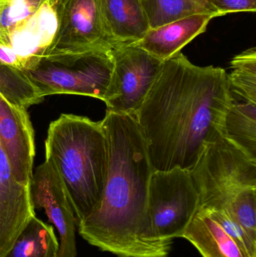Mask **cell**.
I'll return each instance as SVG.
<instances>
[{
	"label": "cell",
	"instance_id": "obj_1",
	"mask_svg": "<svg viewBox=\"0 0 256 257\" xmlns=\"http://www.w3.org/2000/svg\"><path fill=\"white\" fill-rule=\"evenodd\" d=\"M231 105L228 74L192 64L181 52L162 70L135 114L154 171H190L208 144L222 136Z\"/></svg>",
	"mask_w": 256,
	"mask_h": 257
},
{
	"label": "cell",
	"instance_id": "obj_2",
	"mask_svg": "<svg viewBox=\"0 0 256 257\" xmlns=\"http://www.w3.org/2000/svg\"><path fill=\"white\" fill-rule=\"evenodd\" d=\"M100 122L108 141V173L99 205L77 226L80 235L117 257H168L173 241L153 237L148 190L154 170L136 119L106 111Z\"/></svg>",
	"mask_w": 256,
	"mask_h": 257
},
{
	"label": "cell",
	"instance_id": "obj_3",
	"mask_svg": "<svg viewBox=\"0 0 256 257\" xmlns=\"http://www.w3.org/2000/svg\"><path fill=\"white\" fill-rule=\"evenodd\" d=\"M45 160L62 180L78 224L97 208L105 188L108 145L101 122L61 114L48 128Z\"/></svg>",
	"mask_w": 256,
	"mask_h": 257
},
{
	"label": "cell",
	"instance_id": "obj_4",
	"mask_svg": "<svg viewBox=\"0 0 256 257\" xmlns=\"http://www.w3.org/2000/svg\"><path fill=\"white\" fill-rule=\"evenodd\" d=\"M114 68L112 50L44 56L24 73L39 97L73 94L104 100Z\"/></svg>",
	"mask_w": 256,
	"mask_h": 257
},
{
	"label": "cell",
	"instance_id": "obj_5",
	"mask_svg": "<svg viewBox=\"0 0 256 257\" xmlns=\"http://www.w3.org/2000/svg\"><path fill=\"white\" fill-rule=\"evenodd\" d=\"M190 172L199 206L230 210L240 192L256 188V160L222 136L205 147Z\"/></svg>",
	"mask_w": 256,
	"mask_h": 257
},
{
	"label": "cell",
	"instance_id": "obj_6",
	"mask_svg": "<svg viewBox=\"0 0 256 257\" xmlns=\"http://www.w3.org/2000/svg\"><path fill=\"white\" fill-rule=\"evenodd\" d=\"M56 0H0V47L15 53L32 69L55 33Z\"/></svg>",
	"mask_w": 256,
	"mask_h": 257
},
{
	"label": "cell",
	"instance_id": "obj_7",
	"mask_svg": "<svg viewBox=\"0 0 256 257\" xmlns=\"http://www.w3.org/2000/svg\"><path fill=\"white\" fill-rule=\"evenodd\" d=\"M199 193L191 172L174 168L154 171L148 190V211L155 239L182 238L199 207Z\"/></svg>",
	"mask_w": 256,
	"mask_h": 257
},
{
	"label": "cell",
	"instance_id": "obj_8",
	"mask_svg": "<svg viewBox=\"0 0 256 257\" xmlns=\"http://www.w3.org/2000/svg\"><path fill=\"white\" fill-rule=\"evenodd\" d=\"M55 15V33L44 56L117 48L101 0H56Z\"/></svg>",
	"mask_w": 256,
	"mask_h": 257
},
{
	"label": "cell",
	"instance_id": "obj_9",
	"mask_svg": "<svg viewBox=\"0 0 256 257\" xmlns=\"http://www.w3.org/2000/svg\"><path fill=\"white\" fill-rule=\"evenodd\" d=\"M114 68L103 102L107 111L135 117L164 62L134 45L112 49Z\"/></svg>",
	"mask_w": 256,
	"mask_h": 257
},
{
	"label": "cell",
	"instance_id": "obj_10",
	"mask_svg": "<svg viewBox=\"0 0 256 257\" xmlns=\"http://www.w3.org/2000/svg\"><path fill=\"white\" fill-rule=\"evenodd\" d=\"M30 196L34 209H43L55 230L59 241L57 257H76L75 209L60 176L46 160L33 175Z\"/></svg>",
	"mask_w": 256,
	"mask_h": 257
},
{
	"label": "cell",
	"instance_id": "obj_11",
	"mask_svg": "<svg viewBox=\"0 0 256 257\" xmlns=\"http://www.w3.org/2000/svg\"><path fill=\"white\" fill-rule=\"evenodd\" d=\"M0 146L15 180L30 187L34 160V131L27 108L0 95Z\"/></svg>",
	"mask_w": 256,
	"mask_h": 257
},
{
	"label": "cell",
	"instance_id": "obj_12",
	"mask_svg": "<svg viewBox=\"0 0 256 257\" xmlns=\"http://www.w3.org/2000/svg\"><path fill=\"white\" fill-rule=\"evenodd\" d=\"M36 215L30 187L15 180L0 146V257H4L29 220Z\"/></svg>",
	"mask_w": 256,
	"mask_h": 257
},
{
	"label": "cell",
	"instance_id": "obj_13",
	"mask_svg": "<svg viewBox=\"0 0 256 257\" xmlns=\"http://www.w3.org/2000/svg\"><path fill=\"white\" fill-rule=\"evenodd\" d=\"M231 105L222 123V136L256 160V85L228 84Z\"/></svg>",
	"mask_w": 256,
	"mask_h": 257
},
{
	"label": "cell",
	"instance_id": "obj_14",
	"mask_svg": "<svg viewBox=\"0 0 256 257\" xmlns=\"http://www.w3.org/2000/svg\"><path fill=\"white\" fill-rule=\"evenodd\" d=\"M212 18L211 15L196 14L150 29L141 40L133 45L165 61L180 53L198 35L204 33Z\"/></svg>",
	"mask_w": 256,
	"mask_h": 257
},
{
	"label": "cell",
	"instance_id": "obj_15",
	"mask_svg": "<svg viewBox=\"0 0 256 257\" xmlns=\"http://www.w3.org/2000/svg\"><path fill=\"white\" fill-rule=\"evenodd\" d=\"M182 238L189 241L202 257H253L204 207H198Z\"/></svg>",
	"mask_w": 256,
	"mask_h": 257
},
{
	"label": "cell",
	"instance_id": "obj_16",
	"mask_svg": "<svg viewBox=\"0 0 256 257\" xmlns=\"http://www.w3.org/2000/svg\"><path fill=\"white\" fill-rule=\"evenodd\" d=\"M107 27L117 47L141 40L150 30L141 0H101Z\"/></svg>",
	"mask_w": 256,
	"mask_h": 257
},
{
	"label": "cell",
	"instance_id": "obj_17",
	"mask_svg": "<svg viewBox=\"0 0 256 257\" xmlns=\"http://www.w3.org/2000/svg\"><path fill=\"white\" fill-rule=\"evenodd\" d=\"M59 241L49 223L33 216L4 257H57Z\"/></svg>",
	"mask_w": 256,
	"mask_h": 257
},
{
	"label": "cell",
	"instance_id": "obj_18",
	"mask_svg": "<svg viewBox=\"0 0 256 257\" xmlns=\"http://www.w3.org/2000/svg\"><path fill=\"white\" fill-rule=\"evenodd\" d=\"M150 29L196 14L220 17L207 0H141Z\"/></svg>",
	"mask_w": 256,
	"mask_h": 257
},
{
	"label": "cell",
	"instance_id": "obj_19",
	"mask_svg": "<svg viewBox=\"0 0 256 257\" xmlns=\"http://www.w3.org/2000/svg\"><path fill=\"white\" fill-rule=\"evenodd\" d=\"M0 95L11 103L27 108L39 103V97L24 71L0 63Z\"/></svg>",
	"mask_w": 256,
	"mask_h": 257
},
{
	"label": "cell",
	"instance_id": "obj_20",
	"mask_svg": "<svg viewBox=\"0 0 256 257\" xmlns=\"http://www.w3.org/2000/svg\"><path fill=\"white\" fill-rule=\"evenodd\" d=\"M229 208L239 226L256 243V188L240 192L231 201Z\"/></svg>",
	"mask_w": 256,
	"mask_h": 257
},
{
	"label": "cell",
	"instance_id": "obj_21",
	"mask_svg": "<svg viewBox=\"0 0 256 257\" xmlns=\"http://www.w3.org/2000/svg\"><path fill=\"white\" fill-rule=\"evenodd\" d=\"M219 15L234 12H255L256 0H207Z\"/></svg>",
	"mask_w": 256,
	"mask_h": 257
}]
</instances>
